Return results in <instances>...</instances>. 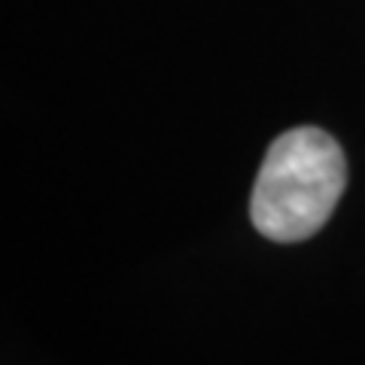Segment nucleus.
<instances>
[{
    "instance_id": "nucleus-1",
    "label": "nucleus",
    "mask_w": 365,
    "mask_h": 365,
    "mask_svg": "<svg viewBox=\"0 0 365 365\" xmlns=\"http://www.w3.org/2000/svg\"><path fill=\"white\" fill-rule=\"evenodd\" d=\"M347 186V158L329 131L302 125L268 146L250 195V220L268 241L295 244L317 235Z\"/></svg>"
}]
</instances>
